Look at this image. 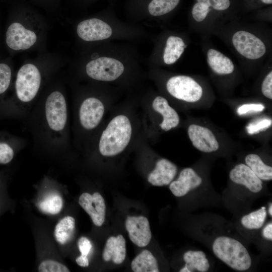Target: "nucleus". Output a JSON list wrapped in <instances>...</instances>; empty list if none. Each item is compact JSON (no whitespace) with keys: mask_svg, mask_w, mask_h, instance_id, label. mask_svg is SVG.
<instances>
[{"mask_svg":"<svg viewBox=\"0 0 272 272\" xmlns=\"http://www.w3.org/2000/svg\"><path fill=\"white\" fill-rule=\"evenodd\" d=\"M24 121L35 149L52 155L69 149L68 106L62 80L56 76L49 81Z\"/></svg>","mask_w":272,"mask_h":272,"instance_id":"1","label":"nucleus"},{"mask_svg":"<svg viewBox=\"0 0 272 272\" xmlns=\"http://www.w3.org/2000/svg\"><path fill=\"white\" fill-rule=\"evenodd\" d=\"M63 66V58L47 51L24 61L16 76L11 107L13 115L24 121L45 86Z\"/></svg>","mask_w":272,"mask_h":272,"instance_id":"2","label":"nucleus"},{"mask_svg":"<svg viewBox=\"0 0 272 272\" xmlns=\"http://www.w3.org/2000/svg\"><path fill=\"white\" fill-rule=\"evenodd\" d=\"M49 23L40 16L22 13L10 23L6 32V43L16 52L46 51Z\"/></svg>","mask_w":272,"mask_h":272,"instance_id":"3","label":"nucleus"},{"mask_svg":"<svg viewBox=\"0 0 272 272\" xmlns=\"http://www.w3.org/2000/svg\"><path fill=\"white\" fill-rule=\"evenodd\" d=\"M131 135L128 118L120 115L114 117L103 131L98 143V150L104 156H113L122 152L128 145Z\"/></svg>","mask_w":272,"mask_h":272,"instance_id":"4","label":"nucleus"},{"mask_svg":"<svg viewBox=\"0 0 272 272\" xmlns=\"http://www.w3.org/2000/svg\"><path fill=\"white\" fill-rule=\"evenodd\" d=\"M212 250L219 259L235 270L245 271L251 265V258L246 247L233 238L217 237L213 243Z\"/></svg>","mask_w":272,"mask_h":272,"instance_id":"5","label":"nucleus"},{"mask_svg":"<svg viewBox=\"0 0 272 272\" xmlns=\"http://www.w3.org/2000/svg\"><path fill=\"white\" fill-rule=\"evenodd\" d=\"M124 70V66L120 61L108 57L91 59L85 65L87 76L100 81H114L121 76Z\"/></svg>","mask_w":272,"mask_h":272,"instance_id":"6","label":"nucleus"},{"mask_svg":"<svg viewBox=\"0 0 272 272\" xmlns=\"http://www.w3.org/2000/svg\"><path fill=\"white\" fill-rule=\"evenodd\" d=\"M166 88L170 95L187 102L198 101L202 95L201 87L192 78L186 76H176L170 78Z\"/></svg>","mask_w":272,"mask_h":272,"instance_id":"7","label":"nucleus"},{"mask_svg":"<svg viewBox=\"0 0 272 272\" xmlns=\"http://www.w3.org/2000/svg\"><path fill=\"white\" fill-rule=\"evenodd\" d=\"M104 112V105L98 98L88 96L83 99L77 112L79 125L86 131L94 129L101 122Z\"/></svg>","mask_w":272,"mask_h":272,"instance_id":"8","label":"nucleus"},{"mask_svg":"<svg viewBox=\"0 0 272 272\" xmlns=\"http://www.w3.org/2000/svg\"><path fill=\"white\" fill-rule=\"evenodd\" d=\"M232 42L240 54L250 59L259 58L266 51L265 46L260 39L245 31L236 32L233 36Z\"/></svg>","mask_w":272,"mask_h":272,"instance_id":"9","label":"nucleus"},{"mask_svg":"<svg viewBox=\"0 0 272 272\" xmlns=\"http://www.w3.org/2000/svg\"><path fill=\"white\" fill-rule=\"evenodd\" d=\"M78 37L86 42H94L108 38L112 31L111 27L98 18H90L81 21L76 28Z\"/></svg>","mask_w":272,"mask_h":272,"instance_id":"10","label":"nucleus"},{"mask_svg":"<svg viewBox=\"0 0 272 272\" xmlns=\"http://www.w3.org/2000/svg\"><path fill=\"white\" fill-rule=\"evenodd\" d=\"M125 225L132 243L142 247L149 244L152 234L149 222L146 217L143 216H128Z\"/></svg>","mask_w":272,"mask_h":272,"instance_id":"11","label":"nucleus"},{"mask_svg":"<svg viewBox=\"0 0 272 272\" xmlns=\"http://www.w3.org/2000/svg\"><path fill=\"white\" fill-rule=\"evenodd\" d=\"M79 203L90 216L96 226H101L105 221L106 206L102 196L99 192L91 194L82 193L79 198Z\"/></svg>","mask_w":272,"mask_h":272,"instance_id":"12","label":"nucleus"},{"mask_svg":"<svg viewBox=\"0 0 272 272\" xmlns=\"http://www.w3.org/2000/svg\"><path fill=\"white\" fill-rule=\"evenodd\" d=\"M188 134L193 146L201 152L211 153L219 149V143L215 135L207 127L191 124L188 128Z\"/></svg>","mask_w":272,"mask_h":272,"instance_id":"13","label":"nucleus"},{"mask_svg":"<svg viewBox=\"0 0 272 272\" xmlns=\"http://www.w3.org/2000/svg\"><path fill=\"white\" fill-rule=\"evenodd\" d=\"M229 177L233 182L244 186L252 192L258 193L262 189V180L246 164L236 165L230 172Z\"/></svg>","mask_w":272,"mask_h":272,"instance_id":"14","label":"nucleus"},{"mask_svg":"<svg viewBox=\"0 0 272 272\" xmlns=\"http://www.w3.org/2000/svg\"><path fill=\"white\" fill-rule=\"evenodd\" d=\"M202 178L191 168L183 169L178 179L170 183L169 189L177 197L183 196L202 183Z\"/></svg>","mask_w":272,"mask_h":272,"instance_id":"15","label":"nucleus"},{"mask_svg":"<svg viewBox=\"0 0 272 272\" xmlns=\"http://www.w3.org/2000/svg\"><path fill=\"white\" fill-rule=\"evenodd\" d=\"M176 166L166 159L159 160L155 169L148 175V180L154 186L169 184L177 173Z\"/></svg>","mask_w":272,"mask_h":272,"instance_id":"16","label":"nucleus"},{"mask_svg":"<svg viewBox=\"0 0 272 272\" xmlns=\"http://www.w3.org/2000/svg\"><path fill=\"white\" fill-rule=\"evenodd\" d=\"M126 256L125 240L122 235L111 236L107 240L104 248L102 257L104 261L111 260L115 264H121Z\"/></svg>","mask_w":272,"mask_h":272,"instance_id":"17","label":"nucleus"},{"mask_svg":"<svg viewBox=\"0 0 272 272\" xmlns=\"http://www.w3.org/2000/svg\"><path fill=\"white\" fill-rule=\"evenodd\" d=\"M152 106L154 110L160 113L163 117V121L160 124L163 130L168 131L178 125L179 122L178 114L169 105L165 98L157 96L154 100Z\"/></svg>","mask_w":272,"mask_h":272,"instance_id":"18","label":"nucleus"},{"mask_svg":"<svg viewBox=\"0 0 272 272\" xmlns=\"http://www.w3.org/2000/svg\"><path fill=\"white\" fill-rule=\"evenodd\" d=\"M185 265L180 272L207 271L210 263L206 254L202 251L188 250L183 254Z\"/></svg>","mask_w":272,"mask_h":272,"instance_id":"19","label":"nucleus"},{"mask_svg":"<svg viewBox=\"0 0 272 272\" xmlns=\"http://www.w3.org/2000/svg\"><path fill=\"white\" fill-rule=\"evenodd\" d=\"M207 60L212 70L218 74H229L234 70V65L231 60L215 49H210L208 50Z\"/></svg>","mask_w":272,"mask_h":272,"instance_id":"20","label":"nucleus"},{"mask_svg":"<svg viewBox=\"0 0 272 272\" xmlns=\"http://www.w3.org/2000/svg\"><path fill=\"white\" fill-rule=\"evenodd\" d=\"M131 267L134 272L159 271L157 259L148 250L142 251L132 260Z\"/></svg>","mask_w":272,"mask_h":272,"instance_id":"21","label":"nucleus"},{"mask_svg":"<svg viewBox=\"0 0 272 272\" xmlns=\"http://www.w3.org/2000/svg\"><path fill=\"white\" fill-rule=\"evenodd\" d=\"M186 47L181 38L175 36H169L166 41L163 54L164 62L167 64L175 62L180 58Z\"/></svg>","mask_w":272,"mask_h":272,"instance_id":"22","label":"nucleus"},{"mask_svg":"<svg viewBox=\"0 0 272 272\" xmlns=\"http://www.w3.org/2000/svg\"><path fill=\"white\" fill-rule=\"evenodd\" d=\"M75 229V220L70 216L61 219L56 225L54 236L56 241L61 245H64L72 239Z\"/></svg>","mask_w":272,"mask_h":272,"instance_id":"23","label":"nucleus"},{"mask_svg":"<svg viewBox=\"0 0 272 272\" xmlns=\"http://www.w3.org/2000/svg\"><path fill=\"white\" fill-rule=\"evenodd\" d=\"M246 165L262 180L272 179V167L265 164L256 154H251L247 155L245 158Z\"/></svg>","mask_w":272,"mask_h":272,"instance_id":"24","label":"nucleus"},{"mask_svg":"<svg viewBox=\"0 0 272 272\" xmlns=\"http://www.w3.org/2000/svg\"><path fill=\"white\" fill-rule=\"evenodd\" d=\"M267 212L265 207L245 215L241 219V223L245 228L250 230L260 229L266 219Z\"/></svg>","mask_w":272,"mask_h":272,"instance_id":"25","label":"nucleus"},{"mask_svg":"<svg viewBox=\"0 0 272 272\" xmlns=\"http://www.w3.org/2000/svg\"><path fill=\"white\" fill-rule=\"evenodd\" d=\"M39 209L43 213L55 215L59 213L63 207V200L59 194L50 193L38 203Z\"/></svg>","mask_w":272,"mask_h":272,"instance_id":"26","label":"nucleus"},{"mask_svg":"<svg viewBox=\"0 0 272 272\" xmlns=\"http://www.w3.org/2000/svg\"><path fill=\"white\" fill-rule=\"evenodd\" d=\"M26 141L22 138L12 144L6 141H0V164H7L13 159L16 150L23 149Z\"/></svg>","mask_w":272,"mask_h":272,"instance_id":"27","label":"nucleus"},{"mask_svg":"<svg viewBox=\"0 0 272 272\" xmlns=\"http://www.w3.org/2000/svg\"><path fill=\"white\" fill-rule=\"evenodd\" d=\"M180 0H152L148 5L149 13L154 16L163 15L174 10Z\"/></svg>","mask_w":272,"mask_h":272,"instance_id":"28","label":"nucleus"},{"mask_svg":"<svg viewBox=\"0 0 272 272\" xmlns=\"http://www.w3.org/2000/svg\"><path fill=\"white\" fill-rule=\"evenodd\" d=\"M12 77V70L10 65L0 62V95L9 88Z\"/></svg>","mask_w":272,"mask_h":272,"instance_id":"29","label":"nucleus"},{"mask_svg":"<svg viewBox=\"0 0 272 272\" xmlns=\"http://www.w3.org/2000/svg\"><path fill=\"white\" fill-rule=\"evenodd\" d=\"M38 271L40 272H69L70 270L65 265L59 262L47 259L40 263Z\"/></svg>","mask_w":272,"mask_h":272,"instance_id":"30","label":"nucleus"},{"mask_svg":"<svg viewBox=\"0 0 272 272\" xmlns=\"http://www.w3.org/2000/svg\"><path fill=\"white\" fill-rule=\"evenodd\" d=\"M271 123L272 121L270 119H260L249 123L246 126V130L249 134H253L268 128Z\"/></svg>","mask_w":272,"mask_h":272,"instance_id":"31","label":"nucleus"},{"mask_svg":"<svg viewBox=\"0 0 272 272\" xmlns=\"http://www.w3.org/2000/svg\"><path fill=\"white\" fill-rule=\"evenodd\" d=\"M211 9L204 3L197 2L193 7L192 15L194 19L197 22L204 20Z\"/></svg>","mask_w":272,"mask_h":272,"instance_id":"32","label":"nucleus"},{"mask_svg":"<svg viewBox=\"0 0 272 272\" xmlns=\"http://www.w3.org/2000/svg\"><path fill=\"white\" fill-rule=\"evenodd\" d=\"M197 1L204 3L209 7L219 11L225 10L230 5V0H197Z\"/></svg>","mask_w":272,"mask_h":272,"instance_id":"33","label":"nucleus"},{"mask_svg":"<svg viewBox=\"0 0 272 272\" xmlns=\"http://www.w3.org/2000/svg\"><path fill=\"white\" fill-rule=\"evenodd\" d=\"M264 108V106L260 104H245L238 107L237 113L241 115L251 112L262 111Z\"/></svg>","mask_w":272,"mask_h":272,"instance_id":"34","label":"nucleus"},{"mask_svg":"<svg viewBox=\"0 0 272 272\" xmlns=\"http://www.w3.org/2000/svg\"><path fill=\"white\" fill-rule=\"evenodd\" d=\"M263 95L268 99H272V72L264 78L261 87Z\"/></svg>","mask_w":272,"mask_h":272,"instance_id":"35","label":"nucleus"},{"mask_svg":"<svg viewBox=\"0 0 272 272\" xmlns=\"http://www.w3.org/2000/svg\"><path fill=\"white\" fill-rule=\"evenodd\" d=\"M78 245L81 254L85 256L88 255L92 247L90 241L85 237L79 239Z\"/></svg>","mask_w":272,"mask_h":272,"instance_id":"36","label":"nucleus"},{"mask_svg":"<svg viewBox=\"0 0 272 272\" xmlns=\"http://www.w3.org/2000/svg\"><path fill=\"white\" fill-rule=\"evenodd\" d=\"M262 236L266 239L272 240V223H268L262 231Z\"/></svg>","mask_w":272,"mask_h":272,"instance_id":"37","label":"nucleus"},{"mask_svg":"<svg viewBox=\"0 0 272 272\" xmlns=\"http://www.w3.org/2000/svg\"><path fill=\"white\" fill-rule=\"evenodd\" d=\"M76 261L79 266L82 267H87L89 264L87 256L82 254L76 258Z\"/></svg>","mask_w":272,"mask_h":272,"instance_id":"38","label":"nucleus"},{"mask_svg":"<svg viewBox=\"0 0 272 272\" xmlns=\"http://www.w3.org/2000/svg\"><path fill=\"white\" fill-rule=\"evenodd\" d=\"M268 213L270 216L272 217V204L271 203H270L269 207H268Z\"/></svg>","mask_w":272,"mask_h":272,"instance_id":"39","label":"nucleus"},{"mask_svg":"<svg viewBox=\"0 0 272 272\" xmlns=\"http://www.w3.org/2000/svg\"><path fill=\"white\" fill-rule=\"evenodd\" d=\"M262 2L266 4H271L272 0H261Z\"/></svg>","mask_w":272,"mask_h":272,"instance_id":"40","label":"nucleus"}]
</instances>
